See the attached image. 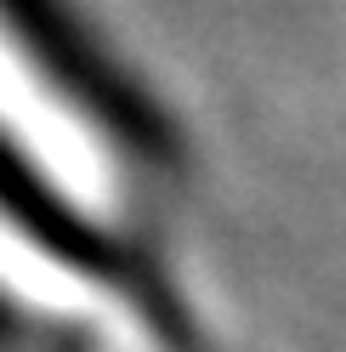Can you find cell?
Returning a JSON list of instances; mask_svg holds the SVG:
<instances>
[{
	"mask_svg": "<svg viewBox=\"0 0 346 352\" xmlns=\"http://www.w3.org/2000/svg\"><path fill=\"white\" fill-rule=\"evenodd\" d=\"M0 165L97 233L148 250L165 137L57 0H0Z\"/></svg>",
	"mask_w": 346,
	"mask_h": 352,
	"instance_id": "obj_1",
	"label": "cell"
}]
</instances>
